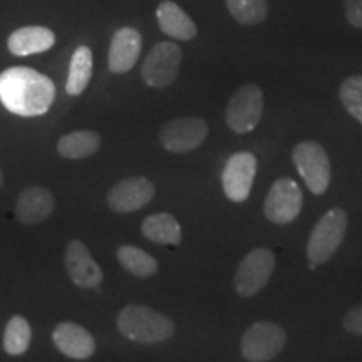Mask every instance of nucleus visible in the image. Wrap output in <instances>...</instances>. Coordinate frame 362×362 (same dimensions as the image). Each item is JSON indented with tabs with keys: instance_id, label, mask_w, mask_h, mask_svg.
Returning a JSON list of instances; mask_svg holds the SVG:
<instances>
[{
	"instance_id": "f257e3e1",
	"label": "nucleus",
	"mask_w": 362,
	"mask_h": 362,
	"mask_svg": "<svg viewBox=\"0 0 362 362\" xmlns=\"http://www.w3.org/2000/svg\"><path fill=\"white\" fill-rule=\"evenodd\" d=\"M56 86L30 67H8L0 74V101L12 115L34 117L51 110Z\"/></svg>"
},
{
	"instance_id": "f03ea898",
	"label": "nucleus",
	"mask_w": 362,
	"mask_h": 362,
	"mask_svg": "<svg viewBox=\"0 0 362 362\" xmlns=\"http://www.w3.org/2000/svg\"><path fill=\"white\" fill-rule=\"evenodd\" d=\"M117 329L126 339L141 344H156L175 334L168 317L144 305H126L117 315Z\"/></svg>"
},
{
	"instance_id": "7ed1b4c3",
	"label": "nucleus",
	"mask_w": 362,
	"mask_h": 362,
	"mask_svg": "<svg viewBox=\"0 0 362 362\" xmlns=\"http://www.w3.org/2000/svg\"><path fill=\"white\" fill-rule=\"evenodd\" d=\"M347 225H349V218L342 208H330L327 214L322 215L307 242V259L310 264L320 265L329 262L344 242Z\"/></svg>"
},
{
	"instance_id": "20e7f679",
	"label": "nucleus",
	"mask_w": 362,
	"mask_h": 362,
	"mask_svg": "<svg viewBox=\"0 0 362 362\" xmlns=\"http://www.w3.org/2000/svg\"><path fill=\"white\" fill-rule=\"evenodd\" d=\"M265 96L257 84H245L238 88L230 98L225 111L226 126L235 134H247L259 126L264 116Z\"/></svg>"
},
{
	"instance_id": "39448f33",
	"label": "nucleus",
	"mask_w": 362,
	"mask_h": 362,
	"mask_svg": "<svg viewBox=\"0 0 362 362\" xmlns=\"http://www.w3.org/2000/svg\"><path fill=\"white\" fill-rule=\"evenodd\" d=\"M292 161L312 193L324 194L327 192L330 178H332V168H330L327 153L319 143H298L292 151Z\"/></svg>"
},
{
	"instance_id": "423d86ee",
	"label": "nucleus",
	"mask_w": 362,
	"mask_h": 362,
	"mask_svg": "<svg viewBox=\"0 0 362 362\" xmlns=\"http://www.w3.org/2000/svg\"><path fill=\"white\" fill-rule=\"evenodd\" d=\"M275 269V255L270 248L260 247L248 252L235 272L233 287L240 297H255L265 288Z\"/></svg>"
},
{
	"instance_id": "0eeeda50",
	"label": "nucleus",
	"mask_w": 362,
	"mask_h": 362,
	"mask_svg": "<svg viewBox=\"0 0 362 362\" xmlns=\"http://www.w3.org/2000/svg\"><path fill=\"white\" fill-rule=\"evenodd\" d=\"M287 342L285 330L275 322H255L242 336L240 349L243 359L248 362L274 361L284 351Z\"/></svg>"
},
{
	"instance_id": "6e6552de",
	"label": "nucleus",
	"mask_w": 362,
	"mask_h": 362,
	"mask_svg": "<svg viewBox=\"0 0 362 362\" xmlns=\"http://www.w3.org/2000/svg\"><path fill=\"white\" fill-rule=\"evenodd\" d=\"M181 59L180 45L175 42H158L148 52L141 66V78L149 88H168L178 78Z\"/></svg>"
},
{
	"instance_id": "1a4fd4ad",
	"label": "nucleus",
	"mask_w": 362,
	"mask_h": 362,
	"mask_svg": "<svg viewBox=\"0 0 362 362\" xmlns=\"http://www.w3.org/2000/svg\"><path fill=\"white\" fill-rule=\"evenodd\" d=\"M304 205L302 189L292 178L274 181L264 202V215L275 225H287L300 215Z\"/></svg>"
},
{
	"instance_id": "9d476101",
	"label": "nucleus",
	"mask_w": 362,
	"mask_h": 362,
	"mask_svg": "<svg viewBox=\"0 0 362 362\" xmlns=\"http://www.w3.org/2000/svg\"><path fill=\"white\" fill-rule=\"evenodd\" d=\"M259 161L253 153L238 151L228 158L221 173V185L228 200L243 203L250 197Z\"/></svg>"
},
{
	"instance_id": "9b49d317",
	"label": "nucleus",
	"mask_w": 362,
	"mask_h": 362,
	"mask_svg": "<svg viewBox=\"0 0 362 362\" xmlns=\"http://www.w3.org/2000/svg\"><path fill=\"white\" fill-rule=\"evenodd\" d=\"M208 136L205 119L197 116L176 117L163 126L160 141L163 148L171 153H188L197 149Z\"/></svg>"
},
{
	"instance_id": "f8f14e48",
	"label": "nucleus",
	"mask_w": 362,
	"mask_h": 362,
	"mask_svg": "<svg viewBox=\"0 0 362 362\" xmlns=\"http://www.w3.org/2000/svg\"><path fill=\"white\" fill-rule=\"evenodd\" d=\"M155 194L156 189L151 181L141 176H134V178L119 181L111 188V192L107 193V205L117 214H131L146 206L155 198Z\"/></svg>"
},
{
	"instance_id": "ddd939ff",
	"label": "nucleus",
	"mask_w": 362,
	"mask_h": 362,
	"mask_svg": "<svg viewBox=\"0 0 362 362\" xmlns=\"http://www.w3.org/2000/svg\"><path fill=\"white\" fill-rule=\"evenodd\" d=\"M66 269L72 282L83 288H94L103 282V270L79 240H71L66 247Z\"/></svg>"
},
{
	"instance_id": "4468645a",
	"label": "nucleus",
	"mask_w": 362,
	"mask_h": 362,
	"mask_svg": "<svg viewBox=\"0 0 362 362\" xmlns=\"http://www.w3.org/2000/svg\"><path fill=\"white\" fill-rule=\"evenodd\" d=\"M141 34L133 27H123L117 30L112 35L110 45V57H107L110 71L115 74H124L133 69L141 54Z\"/></svg>"
},
{
	"instance_id": "2eb2a0df",
	"label": "nucleus",
	"mask_w": 362,
	"mask_h": 362,
	"mask_svg": "<svg viewBox=\"0 0 362 362\" xmlns=\"http://www.w3.org/2000/svg\"><path fill=\"white\" fill-rule=\"evenodd\" d=\"M54 344L62 354L71 359L86 361L96 351V342L90 334L74 322H62L54 329Z\"/></svg>"
},
{
	"instance_id": "dca6fc26",
	"label": "nucleus",
	"mask_w": 362,
	"mask_h": 362,
	"mask_svg": "<svg viewBox=\"0 0 362 362\" xmlns=\"http://www.w3.org/2000/svg\"><path fill=\"white\" fill-rule=\"evenodd\" d=\"M54 44H56V35L51 29L42 25L21 27V29L13 30L7 40L8 51L19 57L45 52Z\"/></svg>"
},
{
	"instance_id": "f3484780",
	"label": "nucleus",
	"mask_w": 362,
	"mask_h": 362,
	"mask_svg": "<svg viewBox=\"0 0 362 362\" xmlns=\"http://www.w3.org/2000/svg\"><path fill=\"white\" fill-rule=\"evenodd\" d=\"M54 197L42 187H30L21 193L16 203V216L21 223L35 225L54 211Z\"/></svg>"
},
{
	"instance_id": "a211bd4d",
	"label": "nucleus",
	"mask_w": 362,
	"mask_h": 362,
	"mask_svg": "<svg viewBox=\"0 0 362 362\" xmlns=\"http://www.w3.org/2000/svg\"><path fill=\"white\" fill-rule=\"evenodd\" d=\"M156 19L160 29L176 40H192L197 37L198 29L188 13L178 4L165 0L156 8Z\"/></svg>"
},
{
	"instance_id": "6ab92c4d",
	"label": "nucleus",
	"mask_w": 362,
	"mask_h": 362,
	"mask_svg": "<svg viewBox=\"0 0 362 362\" xmlns=\"http://www.w3.org/2000/svg\"><path fill=\"white\" fill-rule=\"evenodd\" d=\"M141 233L158 245H180L181 226L170 214H155L144 218Z\"/></svg>"
},
{
	"instance_id": "aec40b11",
	"label": "nucleus",
	"mask_w": 362,
	"mask_h": 362,
	"mask_svg": "<svg viewBox=\"0 0 362 362\" xmlns=\"http://www.w3.org/2000/svg\"><path fill=\"white\" fill-rule=\"evenodd\" d=\"M93 52L88 45H79L71 57L69 76H67L66 93L69 96H79L88 88L93 78Z\"/></svg>"
},
{
	"instance_id": "412c9836",
	"label": "nucleus",
	"mask_w": 362,
	"mask_h": 362,
	"mask_svg": "<svg viewBox=\"0 0 362 362\" xmlns=\"http://www.w3.org/2000/svg\"><path fill=\"white\" fill-rule=\"evenodd\" d=\"M101 138L94 131H72L62 136L57 143L59 155L69 160H83L93 156L99 149Z\"/></svg>"
},
{
	"instance_id": "4be33fe9",
	"label": "nucleus",
	"mask_w": 362,
	"mask_h": 362,
	"mask_svg": "<svg viewBox=\"0 0 362 362\" xmlns=\"http://www.w3.org/2000/svg\"><path fill=\"white\" fill-rule=\"evenodd\" d=\"M117 260L124 270L139 279L153 277L158 272V262L148 252L133 245H123L117 248Z\"/></svg>"
},
{
	"instance_id": "5701e85b",
	"label": "nucleus",
	"mask_w": 362,
	"mask_h": 362,
	"mask_svg": "<svg viewBox=\"0 0 362 362\" xmlns=\"http://www.w3.org/2000/svg\"><path fill=\"white\" fill-rule=\"evenodd\" d=\"M33 339V329L22 315H13L8 319L4 332V351L11 356H21L27 352Z\"/></svg>"
},
{
	"instance_id": "b1692460",
	"label": "nucleus",
	"mask_w": 362,
	"mask_h": 362,
	"mask_svg": "<svg viewBox=\"0 0 362 362\" xmlns=\"http://www.w3.org/2000/svg\"><path fill=\"white\" fill-rule=\"evenodd\" d=\"M228 12L238 24L257 25L269 17L267 0H226Z\"/></svg>"
},
{
	"instance_id": "393cba45",
	"label": "nucleus",
	"mask_w": 362,
	"mask_h": 362,
	"mask_svg": "<svg viewBox=\"0 0 362 362\" xmlns=\"http://www.w3.org/2000/svg\"><path fill=\"white\" fill-rule=\"evenodd\" d=\"M342 106L346 111L362 124V74L347 78L339 89Z\"/></svg>"
},
{
	"instance_id": "a878e982",
	"label": "nucleus",
	"mask_w": 362,
	"mask_h": 362,
	"mask_svg": "<svg viewBox=\"0 0 362 362\" xmlns=\"http://www.w3.org/2000/svg\"><path fill=\"white\" fill-rule=\"evenodd\" d=\"M344 329L354 336H362V304L352 307L342 319Z\"/></svg>"
},
{
	"instance_id": "bb28decb",
	"label": "nucleus",
	"mask_w": 362,
	"mask_h": 362,
	"mask_svg": "<svg viewBox=\"0 0 362 362\" xmlns=\"http://www.w3.org/2000/svg\"><path fill=\"white\" fill-rule=\"evenodd\" d=\"M346 19L356 29H362V0H344Z\"/></svg>"
},
{
	"instance_id": "cd10ccee",
	"label": "nucleus",
	"mask_w": 362,
	"mask_h": 362,
	"mask_svg": "<svg viewBox=\"0 0 362 362\" xmlns=\"http://www.w3.org/2000/svg\"><path fill=\"white\" fill-rule=\"evenodd\" d=\"M2 183H4V176H2V171H0V187H2Z\"/></svg>"
}]
</instances>
